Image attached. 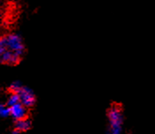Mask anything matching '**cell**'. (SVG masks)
Masks as SVG:
<instances>
[{
  "label": "cell",
  "instance_id": "1",
  "mask_svg": "<svg viewBox=\"0 0 155 134\" xmlns=\"http://www.w3.org/2000/svg\"><path fill=\"white\" fill-rule=\"evenodd\" d=\"M109 119V134H121L122 132V124H123V115L119 107L114 106L108 111Z\"/></svg>",
  "mask_w": 155,
  "mask_h": 134
},
{
  "label": "cell",
  "instance_id": "2",
  "mask_svg": "<svg viewBox=\"0 0 155 134\" xmlns=\"http://www.w3.org/2000/svg\"><path fill=\"white\" fill-rule=\"evenodd\" d=\"M20 58L21 57L12 52L6 47L5 36L0 37V63L8 64V65H15L19 62Z\"/></svg>",
  "mask_w": 155,
  "mask_h": 134
},
{
  "label": "cell",
  "instance_id": "3",
  "mask_svg": "<svg viewBox=\"0 0 155 134\" xmlns=\"http://www.w3.org/2000/svg\"><path fill=\"white\" fill-rule=\"evenodd\" d=\"M6 47L12 52L17 54L18 56L21 57L24 52V45L21 41V39L18 35L15 34H10L8 35L5 36Z\"/></svg>",
  "mask_w": 155,
  "mask_h": 134
},
{
  "label": "cell",
  "instance_id": "4",
  "mask_svg": "<svg viewBox=\"0 0 155 134\" xmlns=\"http://www.w3.org/2000/svg\"><path fill=\"white\" fill-rule=\"evenodd\" d=\"M19 95V99H20V103L25 107H31L34 105L35 98L33 94V92L28 88V87H24L22 86L20 88L19 92H18Z\"/></svg>",
  "mask_w": 155,
  "mask_h": 134
},
{
  "label": "cell",
  "instance_id": "5",
  "mask_svg": "<svg viewBox=\"0 0 155 134\" xmlns=\"http://www.w3.org/2000/svg\"><path fill=\"white\" fill-rule=\"evenodd\" d=\"M10 115L18 121L26 117L27 109L25 106H23L21 103H18L16 105L10 107Z\"/></svg>",
  "mask_w": 155,
  "mask_h": 134
},
{
  "label": "cell",
  "instance_id": "6",
  "mask_svg": "<svg viewBox=\"0 0 155 134\" xmlns=\"http://www.w3.org/2000/svg\"><path fill=\"white\" fill-rule=\"evenodd\" d=\"M16 129L18 132H25V131H28L30 126H31V124H30V121L26 119V118H23V119H20V120H18L16 122Z\"/></svg>",
  "mask_w": 155,
  "mask_h": 134
},
{
  "label": "cell",
  "instance_id": "7",
  "mask_svg": "<svg viewBox=\"0 0 155 134\" xmlns=\"http://www.w3.org/2000/svg\"><path fill=\"white\" fill-rule=\"evenodd\" d=\"M18 103H20V99H19V95L18 93H12L8 98V101H7V104L10 107L12 106L16 105Z\"/></svg>",
  "mask_w": 155,
  "mask_h": 134
},
{
  "label": "cell",
  "instance_id": "8",
  "mask_svg": "<svg viewBox=\"0 0 155 134\" xmlns=\"http://www.w3.org/2000/svg\"><path fill=\"white\" fill-rule=\"evenodd\" d=\"M10 115V108H7L4 104H0V116L6 117Z\"/></svg>",
  "mask_w": 155,
  "mask_h": 134
},
{
  "label": "cell",
  "instance_id": "9",
  "mask_svg": "<svg viewBox=\"0 0 155 134\" xmlns=\"http://www.w3.org/2000/svg\"><path fill=\"white\" fill-rule=\"evenodd\" d=\"M22 86L21 85L19 84V82H14V83H12V86H11V89H12V93H18L19 90H20V88H21Z\"/></svg>",
  "mask_w": 155,
  "mask_h": 134
},
{
  "label": "cell",
  "instance_id": "10",
  "mask_svg": "<svg viewBox=\"0 0 155 134\" xmlns=\"http://www.w3.org/2000/svg\"><path fill=\"white\" fill-rule=\"evenodd\" d=\"M1 24H2V14L0 12V28H1Z\"/></svg>",
  "mask_w": 155,
  "mask_h": 134
},
{
  "label": "cell",
  "instance_id": "11",
  "mask_svg": "<svg viewBox=\"0 0 155 134\" xmlns=\"http://www.w3.org/2000/svg\"><path fill=\"white\" fill-rule=\"evenodd\" d=\"M12 134H19L18 132H12Z\"/></svg>",
  "mask_w": 155,
  "mask_h": 134
}]
</instances>
